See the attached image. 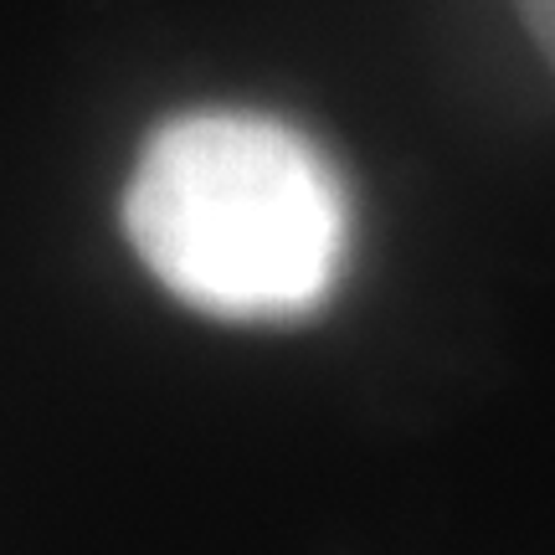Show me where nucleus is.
<instances>
[{
    "label": "nucleus",
    "mask_w": 555,
    "mask_h": 555,
    "mask_svg": "<svg viewBox=\"0 0 555 555\" xmlns=\"http://www.w3.org/2000/svg\"><path fill=\"white\" fill-rule=\"evenodd\" d=\"M124 232L155 283L201 314L304 319L335 288L345 191L298 129L206 108L144 139Z\"/></svg>",
    "instance_id": "1"
},
{
    "label": "nucleus",
    "mask_w": 555,
    "mask_h": 555,
    "mask_svg": "<svg viewBox=\"0 0 555 555\" xmlns=\"http://www.w3.org/2000/svg\"><path fill=\"white\" fill-rule=\"evenodd\" d=\"M509 5H515L519 26L530 31V41L540 47V57L551 62V73H555V0H509Z\"/></svg>",
    "instance_id": "2"
}]
</instances>
